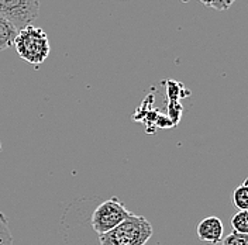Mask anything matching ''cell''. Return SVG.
Listing matches in <instances>:
<instances>
[{"label":"cell","mask_w":248,"mask_h":245,"mask_svg":"<svg viewBox=\"0 0 248 245\" xmlns=\"http://www.w3.org/2000/svg\"><path fill=\"white\" fill-rule=\"evenodd\" d=\"M15 46L18 57L23 61L35 66L44 63L51 51L46 31L35 26H29L18 31L15 40Z\"/></svg>","instance_id":"obj_2"},{"label":"cell","mask_w":248,"mask_h":245,"mask_svg":"<svg viewBox=\"0 0 248 245\" xmlns=\"http://www.w3.org/2000/svg\"><path fill=\"white\" fill-rule=\"evenodd\" d=\"M232 230L240 234H248V210H238L232 217Z\"/></svg>","instance_id":"obj_8"},{"label":"cell","mask_w":248,"mask_h":245,"mask_svg":"<svg viewBox=\"0 0 248 245\" xmlns=\"http://www.w3.org/2000/svg\"><path fill=\"white\" fill-rule=\"evenodd\" d=\"M199 1L202 4H204L206 7L223 12V10H229L235 0H199Z\"/></svg>","instance_id":"obj_11"},{"label":"cell","mask_w":248,"mask_h":245,"mask_svg":"<svg viewBox=\"0 0 248 245\" xmlns=\"http://www.w3.org/2000/svg\"><path fill=\"white\" fill-rule=\"evenodd\" d=\"M223 231H224L223 223L216 215L203 218L196 229L198 237L202 241H207L210 244H217L218 241L223 240Z\"/></svg>","instance_id":"obj_5"},{"label":"cell","mask_w":248,"mask_h":245,"mask_svg":"<svg viewBox=\"0 0 248 245\" xmlns=\"http://www.w3.org/2000/svg\"><path fill=\"white\" fill-rule=\"evenodd\" d=\"M221 241L223 245H248V234H240L232 231Z\"/></svg>","instance_id":"obj_10"},{"label":"cell","mask_w":248,"mask_h":245,"mask_svg":"<svg viewBox=\"0 0 248 245\" xmlns=\"http://www.w3.org/2000/svg\"><path fill=\"white\" fill-rule=\"evenodd\" d=\"M0 15L23 30L38 18L40 0H0Z\"/></svg>","instance_id":"obj_4"},{"label":"cell","mask_w":248,"mask_h":245,"mask_svg":"<svg viewBox=\"0 0 248 245\" xmlns=\"http://www.w3.org/2000/svg\"><path fill=\"white\" fill-rule=\"evenodd\" d=\"M133 214L130 210H127L125 204L117 198H110L100 203L93 210L92 229L97 235L106 234L114 227H117L120 223H123L125 218Z\"/></svg>","instance_id":"obj_3"},{"label":"cell","mask_w":248,"mask_h":245,"mask_svg":"<svg viewBox=\"0 0 248 245\" xmlns=\"http://www.w3.org/2000/svg\"><path fill=\"white\" fill-rule=\"evenodd\" d=\"M209 245H217V244H209Z\"/></svg>","instance_id":"obj_12"},{"label":"cell","mask_w":248,"mask_h":245,"mask_svg":"<svg viewBox=\"0 0 248 245\" xmlns=\"http://www.w3.org/2000/svg\"><path fill=\"white\" fill-rule=\"evenodd\" d=\"M0 245H13V237L9 229V220L1 212H0Z\"/></svg>","instance_id":"obj_9"},{"label":"cell","mask_w":248,"mask_h":245,"mask_svg":"<svg viewBox=\"0 0 248 245\" xmlns=\"http://www.w3.org/2000/svg\"><path fill=\"white\" fill-rule=\"evenodd\" d=\"M18 30L15 26L0 15V52L15 46V40Z\"/></svg>","instance_id":"obj_6"},{"label":"cell","mask_w":248,"mask_h":245,"mask_svg":"<svg viewBox=\"0 0 248 245\" xmlns=\"http://www.w3.org/2000/svg\"><path fill=\"white\" fill-rule=\"evenodd\" d=\"M232 203L238 210H248V178L234 190Z\"/></svg>","instance_id":"obj_7"},{"label":"cell","mask_w":248,"mask_h":245,"mask_svg":"<svg viewBox=\"0 0 248 245\" xmlns=\"http://www.w3.org/2000/svg\"><path fill=\"white\" fill-rule=\"evenodd\" d=\"M154 229L144 215L131 214L117 227L99 235L100 245H145Z\"/></svg>","instance_id":"obj_1"}]
</instances>
